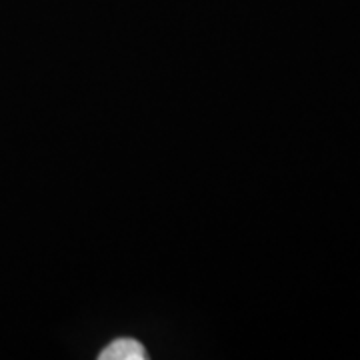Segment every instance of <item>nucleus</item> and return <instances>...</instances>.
<instances>
[{"mask_svg":"<svg viewBox=\"0 0 360 360\" xmlns=\"http://www.w3.org/2000/svg\"><path fill=\"white\" fill-rule=\"evenodd\" d=\"M101 360H146L148 352L134 338H116L98 354Z\"/></svg>","mask_w":360,"mask_h":360,"instance_id":"obj_1","label":"nucleus"}]
</instances>
